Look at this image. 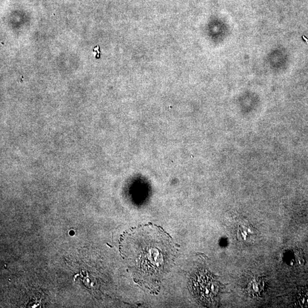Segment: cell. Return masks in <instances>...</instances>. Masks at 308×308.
Masks as SVG:
<instances>
[{
  "label": "cell",
  "instance_id": "cell-1",
  "mask_svg": "<svg viewBox=\"0 0 308 308\" xmlns=\"http://www.w3.org/2000/svg\"><path fill=\"white\" fill-rule=\"evenodd\" d=\"M119 250L136 280L144 285L160 281L171 270L178 253L171 237L151 223L124 233Z\"/></svg>",
  "mask_w": 308,
  "mask_h": 308
},
{
  "label": "cell",
  "instance_id": "cell-2",
  "mask_svg": "<svg viewBox=\"0 0 308 308\" xmlns=\"http://www.w3.org/2000/svg\"><path fill=\"white\" fill-rule=\"evenodd\" d=\"M192 284L199 300L206 305L216 304L220 294L221 284L209 272L199 271L193 276Z\"/></svg>",
  "mask_w": 308,
  "mask_h": 308
},
{
  "label": "cell",
  "instance_id": "cell-3",
  "mask_svg": "<svg viewBox=\"0 0 308 308\" xmlns=\"http://www.w3.org/2000/svg\"><path fill=\"white\" fill-rule=\"evenodd\" d=\"M257 231L250 223L247 221H241L237 226V237L238 240L247 243L255 240Z\"/></svg>",
  "mask_w": 308,
  "mask_h": 308
},
{
  "label": "cell",
  "instance_id": "cell-4",
  "mask_svg": "<svg viewBox=\"0 0 308 308\" xmlns=\"http://www.w3.org/2000/svg\"><path fill=\"white\" fill-rule=\"evenodd\" d=\"M266 290L264 278L255 277L252 278L247 285L246 292L252 297H260Z\"/></svg>",
  "mask_w": 308,
  "mask_h": 308
},
{
  "label": "cell",
  "instance_id": "cell-5",
  "mask_svg": "<svg viewBox=\"0 0 308 308\" xmlns=\"http://www.w3.org/2000/svg\"><path fill=\"white\" fill-rule=\"evenodd\" d=\"M299 301L301 305L308 306V288H305L300 292Z\"/></svg>",
  "mask_w": 308,
  "mask_h": 308
},
{
  "label": "cell",
  "instance_id": "cell-6",
  "mask_svg": "<svg viewBox=\"0 0 308 308\" xmlns=\"http://www.w3.org/2000/svg\"><path fill=\"white\" fill-rule=\"evenodd\" d=\"M97 52L98 55L96 56L97 58L100 57V51H99V46L96 47L94 49V52Z\"/></svg>",
  "mask_w": 308,
  "mask_h": 308
}]
</instances>
